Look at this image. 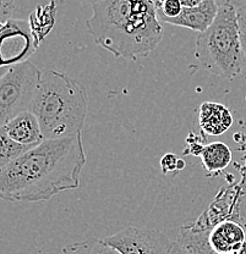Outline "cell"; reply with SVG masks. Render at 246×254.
Returning a JSON list of instances; mask_svg holds the SVG:
<instances>
[{"mask_svg": "<svg viewBox=\"0 0 246 254\" xmlns=\"http://www.w3.org/2000/svg\"><path fill=\"white\" fill-rule=\"evenodd\" d=\"M203 0H181L182 6L184 7H195L202 2Z\"/></svg>", "mask_w": 246, "mask_h": 254, "instance_id": "cb8c5ba5", "label": "cell"}, {"mask_svg": "<svg viewBox=\"0 0 246 254\" xmlns=\"http://www.w3.org/2000/svg\"><path fill=\"white\" fill-rule=\"evenodd\" d=\"M151 1H153V0H151Z\"/></svg>", "mask_w": 246, "mask_h": 254, "instance_id": "1f68e13d", "label": "cell"}, {"mask_svg": "<svg viewBox=\"0 0 246 254\" xmlns=\"http://www.w3.org/2000/svg\"><path fill=\"white\" fill-rule=\"evenodd\" d=\"M86 21L94 43L116 58H146L161 43L164 30L151 0H98Z\"/></svg>", "mask_w": 246, "mask_h": 254, "instance_id": "7a4b0ae2", "label": "cell"}, {"mask_svg": "<svg viewBox=\"0 0 246 254\" xmlns=\"http://www.w3.org/2000/svg\"><path fill=\"white\" fill-rule=\"evenodd\" d=\"M178 161L179 158L176 157L173 153H168V154H164L162 159H161V170L163 174H169L174 173V171H178Z\"/></svg>", "mask_w": 246, "mask_h": 254, "instance_id": "44dd1931", "label": "cell"}, {"mask_svg": "<svg viewBox=\"0 0 246 254\" xmlns=\"http://www.w3.org/2000/svg\"><path fill=\"white\" fill-rule=\"evenodd\" d=\"M217 1H229L232 2L234 6H238V5H243L246 4V0H217Z\"/></svg>", "mask_w": 246, "mask_h": 254, "instance_id": "484cf974", "label": "cell"}, {"mask_svg": "<svg viewBox=\"0 0 246 254\" xmlns=\"http://www.w3.org/2000/svg\"><path fill=\"white\" fill-rule=\"evenodd\" d=\"M245 126H246V121H245Z\"/></svg>", "mask_w": 246, "mask_h": 254, "instance_id": "4dcf8cb0", "label": "cell"}, {"mask_svg": "<svg viewBox=\"0 0 246 254\" xmlns=\"http://www.w3.org/2000/svg\"><path fill=\"white\" fill-rule=\"evenodd\" d=\"M245 237H246V227H245Z\"/></svg>", "mask_w": 246, "mask_h": 254, "instance_id": "f546056e", "label": "cell"}, {"mask_svg": "<svg viewBox=\"0 0 246 254\" xmlns=\"http://www.w3.org/2000/svg\"><path fill=\"white\" fill-rule=\"evenodd\" d=\"M44 139L80 134L88 113V92L81 81L58 71L43 72L32 109Z\"/></svg>", "mask_w": 246, "mask_h": 254, "instance_id": "3957f363", "label": "cell"}, {"mask_svg": "<svg viewBox=\"0 0 246 254\" xmlns=\"http://www.w3.org/2000/svg\"><path fill=\"white\" fill-rule=\"evenodd\" d=\"M10 138L22 144L37 145L44 141L43 132L38 118L32 110L23 111L14 116L5 125L0 126Z\"/></svg>", "mask_w": 246, "mask_h": 254, "instance_id": "ba28073f", "label": "cell"}, {"mask_svg": "<svg viewBox=\"0 0 246 254\" xmlns=\"http://www.w3.org/2000/svg\"><path fill=\"white\" fill-rule=\"evenodd\" d=\"M233 121L230 110L221 103L205 102L198 109V125L205 136H222L232 127Z\"/></svg>", "mask_w": 246, "mask_h": 254, "instance_id": "9c48e42d", "label": "cell"}, {"mask_svg": "<svg viewBox=\"0 0 246 254\" xmlns=\"http://www.w3.org/2000/svg\"><path fill=\"white\" fill-rule=\"evenodd\" d=\"M170 254H191V253H190L180 242L176 241V242L173 243V248H171Z\"/></svg>", "mask_w": 246, "mask_h": 254, "instance_id": "603a6c76", "label": "cell"}, {"mask_svg": "<svg viewBox=\"0 0 246 254\" xmlns=\"http://www.w3.org/2000/svg\"><path fill=\"white\" fill-rule=\"evenodd\" d=\"M232 254H246V240L238 248L233 251Z\"/></svg>", "mask_w": 246, "mask_h": 254, "instance_id": "d4e9b609", "label": "cell"}, {"mask_svg": "<svg viewBox=\"0 0 246 254\" xmlns=\"http://www.w3.org/2000/svg\"><path fill=\"white\" fill-rule=\"evenodd\" d=\"M185 166H186V163H185L184 159L179 158V161H178V171H179V170H182V169H184Z\"/></svg>", "mask_w": 246, "mask_h": 254, "instance_id": "4316f807", "label": "cell"}, {"mask_svg": "<svg viewBox=\"0 0 246 254\" xmlns=\"http://www.w3.org/2000/svg\"><path fill=\"white\" fill-rule=\"evenodd\" d=\"M103 240L120 254H170L174 243L162 232L134 226Z\"/></svg>", "mask_w": 246, "mask_h": 254, "instance_id": "8992f818", "label": "cell"}, {"mask_svg": "<svg viewBox=\"0 0 246 254\" xmlns=\"http://www.w3.org/2000/svg\"><path fill=\"white\" fill-rule=\"evenodd\" d=\"M200 158L203 169L207 171L208 176H218L232 163L233 154L226 143L213 142L205 145Z\"/></svg>", "mask_w": 246, "mask_h": 254, "instance_id": "7c38bea8", "label": "cell"}, {"mask_svg": "<svg viewBox=\"0 0 246 254\" xmlns=\"http://www.w3.org/2000/svg\"><path fill=\"white\" fill-rule=\"evenodd\" d=\"M62 254H120V252L108 245L104 240L99 238H88L68 245L63 248Z\"/></svg>", "mask_w": 246, "mask_h": 254, "instance_id": "9a60e30c", "label": "cell"}, {"mask_svg": "<svg viewBox=\"0 0 246 254\" xmlns=\"http://www.w3.org/2000/svg\"><path fill=\"white\" fill-rule=\"evenodd\" d=\"M205 136V134H203ZM197 137L194 133H190L189 137L186 138V145L184 150V155H195V157H200L202 153L205 144H203V138L205 137Z\"/></svg>", "mask_w": 246, "mask_h": 254, "instance_id": "d6986e66", "label": "cell"}, {"mask_svg": "<svg viewBox=\"0 0 246 254\" xmlns=\"http://www.w3.org/2000/svg\"><path fill=\"white\" fill-rule=\"evenodd\" d=\"M38 47L30 22L11 18L1 25L0 58L2 68L28 62Z\"/></svg>", "mask_w": 246, "mask_h": 254, "instance_id": "52a82bcc", "label": "cell"}, {"mask_svg": "<svg viewBox=\"0 0 246 254\" xmlns=\"http://www.w3.org/2000/svg\"><path fill=\"white\" fill-rule=\"evenodd\" d=\"M79 1L81 2V4H94L96 1H98V0H79Z\"/></svg>", "mask_w": 246, "mask_h": 254, "instance_id": "83f0119b", "label": "cell"}, {"mask_svg": "<svg viewBox=\"0 0 246 254\" xmlns=\"http://www.w3.org/2000/svg\"><path fill=\"white\" fill-rule=\"evenodd\" d=\"M219 5L217 0H203L198 6L182 7L180 15L166 21V23L191 31L203 32L207 30L218 14Z\"/></svg>", "mask_w": 246, "mask_h": 254, "instance_id": "30bf717a", "label": "cell"}, {"mask_svg": "<svg viewBox=\"0 0 246 254\" xmlns=\"http://www.w3.org/2000/svg\"><path fill=\"white\" fill-rule=\"evenodd\" d=\"M245 240V227L234 220L219 222L210 234V243L217 253H232Z\"/></svg>", "mask_w": 246, "mask_h": 254, "instance_id": "8fae6325", "label": "cell"}, {"mask_svg": "<svg viewBox=\"0 0 246 254\" xmlns=\"http://www.w3.org/2000/svg\"><path fill=\"white\" fill-rule=\"evenodd\" d=\"M237 18H238V31H239L240 44H242L243 53L246 59V4L238 5Z\"/></svg>", "mask_w": 246, "mask_h": 254, "instance_id": "ac0fdd59", "label": "cell"}, {"mask_svg": "<svg viewBox=\"0 0 246 254\" xmlns=\"http://www.w3.org/2000/svg\"><path fill=\"white\" fill-rule=\"evenodd\" d=\"M234 141L239 144L238 149L243 153V160L244 164L243 165H237L238 170H239L240 175H242L243 181L246 182V132H239V133L234 134Z\"/></svg>", "mask_w": 246, "mask_h": 254, "instance_id": "ffe728a7", "label": "cell"}, {"mask_svg": "<svg viewBox=\"0 0 246 254\" xmlns=\"http://www.w3.org/2000/svg\"><path fill=\"white\" fill-rule=\"evenodd\" d=\"M15 11V0H0V22L5 23L11 20Z\"/></svg>", "mask_w": 246, "mask_h": 254, "instance_id": "7402d4cb", "label": "cell"}, {"mask_svg": "<svg viewBox=\"0 0 246 254\" xmlns=\"http://www.w3.org/2000/svg\"><path fill=\"white\" fill-rule=\"evenodd\" d=\"M55 18V4L52 2L47 6L37 7L36 11L31 15L30 25L32 28L33 36L37 44H41L42 41L47 37L54 25Z\"/></svg>", "mask_w": 246, "mask_h": 254, "instance_id": "5bb4252c", "label": "cell"}, {"mask_svg": "<svg viewBox=\"0 0 246 254\" xmlns=\"http://www.w3.org/2000/svg\"><path fill=\"white\" fill-rule=\"evenodd\" d=\"M217 254H232L230 252H222V253H217Z\"/></svg>", "mask_w": 246, "mask_h": 254, "instance_id": "f1b7e54d", "label": "cell"}, {"mask_svg": "<svg viewBox=\"0 0 246 254\" xmlns=\"http://www.w3.org/2000/svg\"><path fill=\"white\" fill-rule=\"evenodd\" d=\"M210 234L211 231L198 230L192 224H186L181 227L178 242L191 254H217L210 243Z\"/></svg>", "mask_w": 246, "mask_h": 254, "instance_id": "4fadbf2b", "label": "cell"}, {"mask_svg": "<svg viewBox=\"0 0 246 254\" xmlns=\"http://www.w3.org/2000/svg\"><path fill=\"white\" fill-rule=\"evenodd\" d=\"M86 161L81 133L44 139L0 170V197L22 203L52 199L80 186Z\"/></svg>", "mask_w": 246, "mask_h": 254, "instance_id": "6da1fadb", "label": "cell"}, {"mask_svg": "<svg viewBox=\"0 0 246 254\" xmlns=\"http://www.w3.org/2000/svg\"><path fill=\"white\" fill-rule=\"evenodd\" d=\"M156 9L160 20L162 22L175 18L176 16L180 15L182 11V2L181 0H155Z\"/></svg>", "mask_w": 246, "mask_h": 254, "instance_id": "e0dca14e", "label": "cell"}, {"mask_svg": "<svg viewBox=\"0 0 246 254\" xmlns=\"http://www.w3.org/2000/svg\"><path fill=\"white\" fill-rule=\"evenodd\" d=\"M33 147L36 145L22 144L14 141L2 129H0V170L32 149Z\"/></svg>", "mask_w": 246, "mask_h": 254, "instance_id": "2e32d148", "label": "cell"}, {"mask_svg": "<svg viewBox=\"0 0 246 254\" xmlns=\"http://www.w3.org/2000/svg\"><path fill=\"white\" fill-rule=\"evenodd\" d=\"M43 73L31 62L9 66L0 79V126L32 109Z\"/></svg>", "mask_w": 246, "mask_h": 254, "instance_id": "5b68a950", "label": "cell"}, {"mask_svg": "<svg viewBox=\"0 0 246 254\" xmlns=\"http://www.w3.org/2000/svg\"><path fill=\"white\" fill-rule=\"evenodd\" d=\"M218 5L212 25L198 34L195 57L212 75L233 79L242 73L246 64L238 31L237 7L229 1H218Z\"/></svg>", "mask_w": 246, "mask_h": 254, "instance_id": "277c9868", "label": "cell"}]
</instances>
